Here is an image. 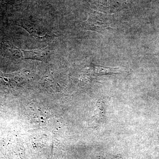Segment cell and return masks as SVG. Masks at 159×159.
<instances>
[{
  "label": "cell",
  "instance_id": "6da1fadb",
  "mask_svg": "<svg viewBox=\"0 0 159 159\" xmlns=\"http://www.w3.org/2000/svg\"><path fill=\"white\" fill-rule=\"evenodd\" d=\"M24 56L23 59L36 60L47 61L48 60L51 52L49 47L34 50H22Z\"/></svg>",
  "mask_w": 159,
  "mask_h": 159
},
{
  "label": "cell",
  "instance_id": "7a4b0ae2",
  "mask_svg": "<svg viewBox=\"0 0 159 159\" xmlns=\"http://www.w3.org/2000/svg\"><path fill=\"white\" fill-rule=\"evenodd\" d=\"M104 106L103 99H99L96 104L93 116L91 119L90 125L92 128L99 127L104 122Z\"/></svg>",
  "mask_w": 159,
  "mask_h": 159
},
{
  "label": "cell",
  "instance_id": "3957f363",
  "mask_svg": "<svg viewBox=\"0 0 159 159\" xmlns=\"http://www.w3.org/2000/svg\"><path fill=\"white\" fill-rule=\"evenodd\" d=\"M84 28L87 30L93 31H99L107 28V25L102 20L97 19L96 18H89L83 24Z\"/></svg>",
  "mask_w": 159,
  "mask_h": 159
},
{
  "label": "cell",
  "instance_id": "277c9868",
  "mask_svg": "<svg viewBox=\"0 0 159 159\" xmlns=\"http://www.w3.org/2000/svg\"><path fill=\"white\" fill-rule=\"evenodd\" d=\"M20 26L27 30L32 36L34 37L43 38L47 35V32L40 28L39 26L33 24L24 23L20 24Z\"/></svg>",
  "mask_w": 159,
  "mask_h": 159
},
{
  "label": "cell",
  "instance_id": "5b68a950",
  "mask_svg": "<svg viewBox=\"0 0 159 159\" xmlns=\"http://www.w3.org/2000/svg\"><path fill=\"white\" fill-rule=\"evenodd\" d=\"M94 73L96 75H104L107 74H123L125 72L123 69L120 68H111L95 66L94 67Z\"/></svg>",
  "mask_w": 159,
  "mask_h": 159
}]
</instances>
